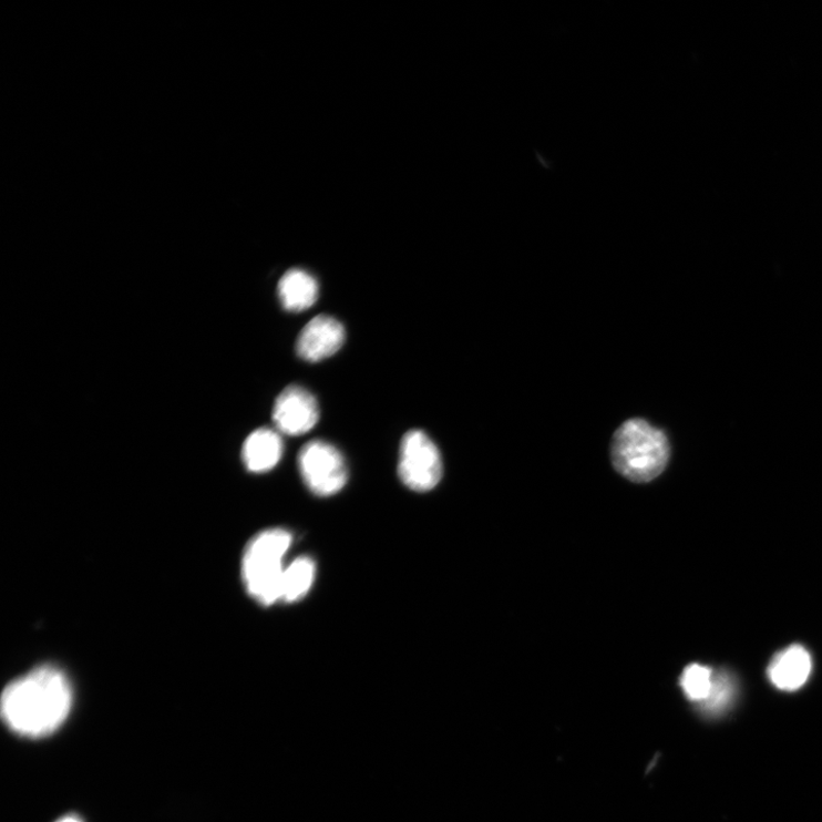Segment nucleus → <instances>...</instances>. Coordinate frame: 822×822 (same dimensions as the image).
Masks as SVG:
<instances>
[{"mask_svg":"<svg viewBox=\"0 0 822 822\" xmlns=\"http://www.w3.org/2000/svg\"><path fill=\"white\" fill-rule=\"evenodd\" d=\"M72 705V686L65 672L47 665L32 669L6 688L2 718L14 733L41 739L64 725Z\"/></svg>","mask_w":822,"mask_h":822,"instance_id":"obj_1","label":"nucleus"},{"mask_svg":"<svg viewBox=\"0 0 822 822\" xmlns=\"http://www.w3.org/2000/svg\"><path fill=\"white\" fill-rule=\"evenodd\" d=\"M670 455L666 434L646 420L626 421L612 442V461L626 479L645 483L665 470Z\"/></svg>","mask_w":822,"mask_h":822,"instance_id":"obj_2","label":"nucleus"},{"mask_svg":"<svg viewBox=\"0 0 822 822\" xmlns=\"http://www.w3.org/2000/svg\"><path fill=\"white\" fill-rule=\"evenodd\" d=\"M292 542L290 533L270 530L255 536L247 545L242 565L248 594L264 606L280 602L285 573L284 557Z\"/></svg>","mask_w":822,"mask_h":822,"instance_id":"obj_3","label":"nucleus"},{"mask_svg":"<svg viewBox=\"0 0 822 822\" xmlns=\"http://www.w3.org/2000/svg\"><path fill=\"white\" fill-rule=\"evenodd\" d=\"M442 460L438 446L421 430L407 432L400 445L398 472L411 491L427 493L436 487L442 477Z\"/></svg>","mask_w":822,"mask_h":822,"instance_id":"obj_4","label":"nucleus"},{"mask_svg":"<svg viewBox=\"0 0 822 822\" xmlns=\"http://www.w3.org/2000/svg\"><path fill=\"white\" fill-rule=\"evenodd\" d=\"M298 466L308 489L321 497L340 493L348 481V469L338 448L314 440L302 446Z\"/></svg>","mask_w":822,"mask_h":822,"instance_id":"obj_5","label":"nucleus"},{"mask_svg":"<svg viewBox=\"0 0 822 822\" xmlns=\"http://www.w3.org/2000/svg\"><path fill=\"white\" fill-rule=\"evenodd\" d=\"M319 415L315 395L300 386H289L276 399L273 419L279 432L298 436L311 431Z\"/></svg>","mask_w":822,"mask_h":822,"instance_id":"obj_6","label":"nucleus"},{"mask_svg":"<svg viewBox=\"0 0 822 822\" xmlns=\"http://www.w3.org/2000/svg\"><path fill=\"white\" fill-rule=\"evenodd\" d=\"M346 338V328L338 319L320 315L298 335L296 352L306 361L318 362L339 352Z\"/></svg>","mask_w":822,"mask_h":822,"instance_id":"obj_7","label":"nucleus"},{"mask_svg":"<svg viewBox=\"0 0 822 822\" xmlns=\"http://www.w3.org/2000/svg\"><path fill=\"white\" fill-rule=\"evenodd\" d=\"M284 454L280 434L261 428L248 435L242 451L243 462L251 473H266L275 469Z\"/></svg>","mask_w":822,"mask_h":822,"instance_id":"obj_8","label":"nucleus"},{"mask_svg":"<svg viewBox=\"0 0 822 822\" xmlns=\"http://www.w3.org/2000/svg\"><path fill=\"white\" fill-rule=\"evenodd\" d=\"M811 669L809 653L801 646H793L775 656L769 668V677L778 689L795 691L805 685Z\"/></svg>","mask_w":822,"mask_h":822,"instance_id":"obj_9","label":"nucleus"},{"mask_svg":"<svg viewBox=\"0 0 822 822\" xmlns=\"http://www.w3.org/2000/svg\"><path fill=\"white\" fill-rule=\"evenodd\" d=\"M278 296L285 310L302 312L316 305L319 297V284L306 270L291 269L279 280Z\"/></svg>","mask_w":822,"mask_h":822,"instance_id":"obj_10","label":"nucleus"},{"mask_svg":"<svg viewBox=\"0 0 822 822\" xmlns=\"http://www.w3.org/2000/svg\"><path fill=\"white\" fill-rule=\"evenodd\" d=\"M315 577L316 565L314 559L308 556L297 557L285 569L280 602L294 604L302 600L312 587Z\"/></svg>","mask_w":822,"mask_h":822,"instance_id":"obj_11","label":"nucleus"},{"mask_svg":"<svg viewBox=\"0 0 822 822\" xmlns=\"http://www.w3.org/2000/svg\"><path fill=\"white\" fill-rule=\"evenodd\" d=\"M713 682V670L698 664L686 667L681 677V687L686 696L699 703L703 702L711 693Z\"/></svg>","mask_w":822,"mask_h":822,"instance_id":"obj_12","label":"nucleus"},{"mask_svg":"<svg viewBox=\"0 0 822 822\" xmlns=\"http://www.w3.org/2000/svg\"><path fill=\"white\" fill-rule=\"evenodd\" d=\"M736 686L726 671L715 676V682L711 693L701 702L702 712L708 716H719L730 706L734 696Z\"/></svg>","mask_w":822,"mask_h":822,"instance_id":"obj_13","label":"nucleus"},{"mask_svg":"<svg viewBox=\"0 0 822 822\" xmlns=\"http://www.w3.org/2000/svg\"><path fill=\"white\" fill-rule=\"evenodd\" d=\"M56 822H84V821L78 815L69 814V815L61 818Z\"/></svg>","mask_w":822,"mask_h":822,"instance_id":"obj_14","label":"nucleus"}]
</instances>
